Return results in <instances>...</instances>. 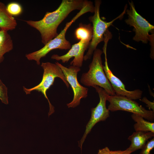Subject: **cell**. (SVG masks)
<instances>
[{
    "instance_id": "cell-1",
    "label": "cell",
    "mask_w": 154,
    "mask_h": 154,
    "mask_svg": "<svg viewBox=\"0 0 154 154\" xmlns=\"http://www.w3.org/2000/svg\"><path fill=\"white\" fill-rule=\"evenodd\" d=\"M88 2L84 0H62L57 9L52 12H47L42 19L25 22L39 32L41 42L45 45L58 35V27L69 13L76 10L80 11Z\"/></svg>"
},
{
    "instance_id": "cell-2",
    "label": "cell",
    "mask_w": 154,
    "mask_h": 154,
    "mask_svg": "<svg viewBox=\"0 0 154 154\" xmlns=\"http://www.w3.org/2000/svg\"><path fill=\"white\" fill-rule=\"evenodd\" d=\"M94 7L93 3L89 1L87 4L78 12L69 22H67L64 29L55 38L48 42L40 49L26 55V57L30 60L35 61L39 65L41 58L45 56L51 50L56 49L61 50L70 49L71 45L66 38L67 31L71 25L80 16L88 12L94 13Z\"/></svg>"
},
{
    "instance_id": "cell-3",
    "label": "cell",
    "mask_w": 154,
    "mask_h": 154,
    "mask_svg": "<svg viewBox=\"0 0 154 154\" xmlns=\"http://www.w3.org/2000/svg\"><path fill=\"white\" fill-rule=\"evenodd\" d=\"M102 51L96 48L93 53L92 62L88 71L83 73L80 82L86 86L94 87L98 86L103 88L110 96L116 95L115 92L104 72L102 64Z\"/></svg>"
},
{
    "instance_id": "cell-4",
    "label": "cell",
    "mask_w": 154,
    "mask_h": 154,
    "mask_svg": "<svg viewBox=\"0 0 154 154\" xmlns=\"http://www.w3.org/2000/svg\"><path fill=\"white\" fill-rule=\"evenodd\" d=\"M101 3L100 0L95 1L94 11V15L89 17V19L93 25V36L88 47V51L84 56V60L86 61L91 58L94 51L96 49L98 44L104 41V35L113 23L117 19L122 18L126 12L127 8L125 6L123 11L118 16L109 22H106L102 20L100 16V7Z\"/></svg>"
},
{
    "instance_id": "cell-5",
    "label": "cell",
    "mask_w": 154,
    "mask_h": 154,
    "mask_svg": "<svg viewBox=\"0 0 154 154\" xmlns=\"http://www.w3.org/2000/svg\"><path fill=\"white\" fill-rule=\"evenodd\" d=\"M41 66L44 70L41 82L37 85L31 88H27L23 86V90L26 94H30L32 91L36 90L41 92L43 94L49 103V110L48 116L49 117L54 112V109L48 98L46 91L53 84L55 79L56 77L62 79L68 88L69 87V85L62 70L55 63L49 62H42Z\"/></svg>"
},
{
    "instance_id": "cell-6",
    "label": "cell",
    "mask_w": 154,
    "mask_h": 154,
    "mask_svg": "<svg viewBox=\"0 0 154 154\" xmlns=\"http://www.w3.org/2000/svg\"><path fill=\"white\" fill-rule=\"evenodd\" d=\"M129 9L126 10L128 18L125 20V23L130 27H133L135 35L133 40L137 42L141 41L147 43L148 41L153 40V35L149 32L153 33L154 26L139 14L135 10L133 2L128 1Z\"/></svg>"
},
{
    "instance_id": "cell-7",
    "label": "cell",
    "mask_w": 154,
    "mask_h": 154,
    "mask_svg": "<svg viewBox=\"0 0 154 154\" xmlns=\"http://www.w3.org/2000/svg\"><path fill=\"white\" fill-rule=\"evenodd\" d=\"M107 101L109 102L108 108L110 111H125L140 116L148 121L154 120V111L146 110L134 100L116 95L109 96Z\"/></svg>"
},
{
    "instance_id": "cell-8",
    "label": "cell",
    "mask_w": 154,
    "mask_h": 154,
    "mask_svg": "<svg viewBox=\"0 0 154 154\" xmlns=\"http://www.w3.org/2000/svg\"><path fill=\"white\" fill-rule=\"evenodd\" d=\"M98 94L100 101L96 106L91 110V116L87 124L84 133L81 139L78 141L79 146L82 150V145L88 135L98 122L105 121L110 117V111L106 108V101L109 95L102 88L98 86L94 87Z\"/></svg>"
},
{
    "instance_id": "cell-9",
    "label": "cell",
    "mask_w": 154,
    "mask_h": 154,
    "mask_svg": "<svg viewBox=\"0 0 154 154\" xmlns=\"http://www.w3.org/2000/svg\"><path fill=\"white\" fill-rule=\"evenodd\" d=\"M62 70L66 80L72 89L74 97L72 101L67 104L68 108H75L79 105L81 100L86 98L88 96V89L82 86L79 83L77 79V74L81 69L76 66L71 65L66 67L58 62L55 63Z\"/></svg>"
},
{
    "instance_id": "cell-10",
    "label": "cell",
    "mask_w": 154,
    "mask_h": 154,
    "mask_svg": "<svg viewBox=\"0 0 154 154\" xmlns=\"http://www.w3.org/2000/svg\"><path fill=\"white\" fill-rule=\"evenodd\" d=\"M104 42L102 52L105 55V62L104 66L103 65V69L107 78L114 90L116 95L125 96L133 100L140 99L143 93L142 91L139 89L133 91L127 90L123 83L113 74L110 70L108 65L107 57V47L108 41L105 40Z\"/></svg>"
},
{
    "instance_id": "cell-11",
    "label": "cell",
    "mask_w": 154,
    "mask_h": 154,
    "mask_svg": "<svg viewBox=\"0 0 154 154\" xmlns=\"http://www.w3.org/2000/svg\"><path fill=\"white\" fill-rule=\"evenodd\" d=\"M90 42L80 40L78 42L72 45L65 54L62 56L54 54L52 56L51 58L57 61L61 60L63 63H65L74 57L73 60L70 63V65L80 68L82 65L84 52L88 48Z\"/></svg>"
},
{
    "instance_id": "cell-12",
    "label": "cell",
    "mask_w": 154,
    "mask_h": 154,
    "mask_svg": "<svg viewBox=\"0 0 154 154\" xmlns=\"http://www.w3.org/2000/svg\"><path fill=\"white\" fill-rule=\"evenodd\" d=\"M154 136V133L150 131L134 132L128 138L131 142V144L126 149L131 153L139 149H141L146 145L148 140Z\"/></svg>"
},
{
    "instance_id": "cell-13",
    "label": "cell",
    "mask_w": 154,
    "mask_h": 154,
    "mask_svg": "<svg viewBox=\"0 0 154 154\" xmlns=\"http://www.w3.org/2000/svg\"><path fill=\"white\" fill-rule=\"evenodd\" d=\"M17 25L16 20L9 13L6 6L0 2V28L8 31L15 29Z\"/></svg>"
},
{
    "instance_id": "cell-14",
    "label": "cell",
    "mask_w": 154,
    "mask_h": 154,
    "mask_svg": "<svg viewBox=\"0 0 154 154\" xmlns=\"http://www.w3.org/2000/svg\"><path fill=\"white\" fill-rule=\"evenodd\" d=\"M13 48V40L8 31L0 30V63L3 60L4 54Z\"/></svg>"
},
{
    "instance_id": "cell-15",
    "label": "cell",
    "mask_w": 154,
    "mask_h": 154,
    "mask_svg": "<svg viewBox=\"0 0 154 154\" xmlns=\"http://www.w3.org/2000/svg\"><path fill=\"white\" fill-rule=\"evenodd\" d=\"M131 117L132 119L136 122L133 126L135 131H150L154 133L153 122L145 120L141 116L135 114H132Z\"/></svg>"
},
{
    "instance_id": "cell-16",
    "label": "cell",
    "mask_w": 154,
    "mask_h": 154,
    "mask_svg": "<svg viewBox=\"0 0 154 154\" xmlns=\"http://www.w3.org/2000/svg\"><path fill=\"white\" fill-rule=\"evenodd\" d=\"M75 35L78 40L90 42L93 36V27L90 24H80L75 30Z\"/></svg>"
},
{
    "instance_id": "cell-17",
    "label": "cell",
    "mask_w": 154,
    "mask_h": 154,
    "mask_svg": "<svg viewBox=\"0 0 154 154\" xmlns=\"http://www.w3.org/2000/svg\"><path fill=\"white\" fill-rule=\"evenodd\" d=\"M9 13L12 16H17L21 14L23 11L21 5L19 3L12 2L9 3L6 6Z\"/></svg>"
},
{
    "instance_id": "cell-18",
    "label": "cell",
    "mask_w": 154,
    "mask_h": 154,
    "mask_svg": "<svg viewBox=\"0 0 154 154\" xmlns=\"http://www.w3.org/2000/svg\"><path fill=\"white\" fill-rule=\"evenodd\" d=\"M0 100L2 103L5 104H9L7 88L0 79Z\"/></svg>"
},
{
    "instance_id": "cell-19",
    "label": "cell",
    "mask_w": 154,
    "mask_h": 154,
    "mask_svg": "<svg viewBox=\"0 0 154 154\" xmlns=\"http://www.w3.org/2000/svg\"><path fill=\"white\" fill-rule=\"evenodd\" d=\"M154 148V138L148 141L141 149L139 154H151V151Z\"/></svg>"
},
{
    "instance_id": "cell-20",
    "label": "cell",
    "mask_w": 154,
    "mask_h": 154,
    "mask_svg": "<svg viewBox=\"0 0 154 154\" xmlns=\"http://www.w3.org/2000/svg\"><path fill=\"white\" fill-rule=\"evenodd\" d=\"M140 101L145 103L147 105V106L149 109H151L152 111H154V102L149 100L146 97H143Z\"/></svg>"
},
{
    "instance_id": "cell-21",
    "label": "cell",
    "mask_w": 154,
    "mask_h": 154,
    "mask_svg": "<svg viewBox=\"0 0 154 154\" xmlns=\"http://www.w3.org/2000/svg\"><path fill=\"white\" fill-rule=\"evenodd\" d=\"M97 154H111V151L107 147L104 148L99 149Z\"/></svg>"
},
{
    "instance_id": "cell-22",
    "label": "cell",
    "mask_w": 154,
    "mask_h": 154,
    "mask_svg": "<svg viewBox=\"0 0 154 154\" xmlns=\"http://www.w3.org/2000/svg\"><path fill=\"white\" fill-rule=\"evenodd\" d=\"M111 154H131V153L126 149L124 151H111Z\"/></svg>"
},
{
    "instance_id": "cell-23",
    "label": "cell",
    "mask_w": 154,
    "mask_h": 154,
    "mask_svg": "<svg viewBox=\"0 0 154 154\" xmlns=\"http://www.w3.org/2000/svg\"><path fill=\"white\" fill-rule=\"evenodd\" d=\"M1 30V29L0 28V30Z\"/></svg>"
}]
</instances>
